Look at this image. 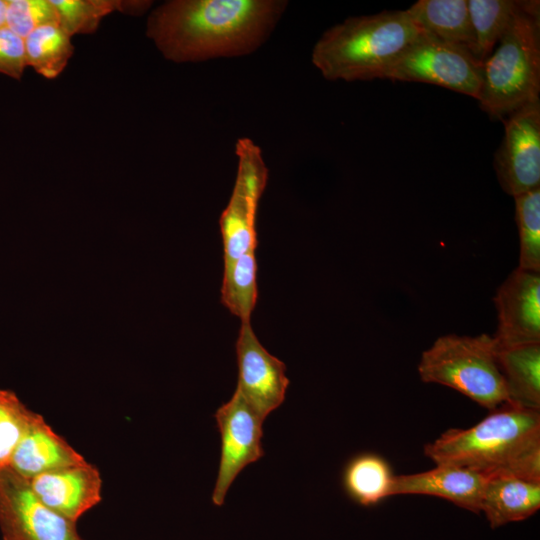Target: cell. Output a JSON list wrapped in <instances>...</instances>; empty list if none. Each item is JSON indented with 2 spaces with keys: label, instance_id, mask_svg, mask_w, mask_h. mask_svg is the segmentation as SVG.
<instances>
[{
  "label": "cell",
  "instance_id": "6da1fadb",
  "mask_svg": "<svg viewBox=\"0 0 540 540\" xmlns=\"http://www.w3.org/2000/svg\"><path fill=\"white\" fill-rule=\"evenodd\" d=\"M287 6L285 0H168L149 11L145 33L174 63L240 57L267 41Z\"/></svg>",
  "mask_w": 540,
  "mask_h": 540
},
{
  "label": "cell",
  "instance_id": "277c9868",
  "mask_svg": "<svg viewBox=\"0 0 540 540\" xmlns=\"http://www.w3.org/2000/svg\"><path fill=\"white\" fill-rule=\"evenodd\" d=\"M539 1H522L521 9L483 62L478 99L490 117L503 120L520 107L539 101Z\"/></svg>",
  "mask_w": 540,
  "mask_h": 540
},
{
  "label": "cell",
  "instance_id": "7402d4cb",
  "mask_svg": "<svg viewBox=\"0 0 540 540\" xmlns=\"http://www.w3.org/2000/svg\"><path fill=\"white\" fill-rule=\"evenodd\" d=\"M256 249H250L224 267L221 302L242 321H250L257 301Z\"/></svg>",
  "mask_w": 540,
  "mask_h": 540
},
{
  "label": "cell",
  "instance_id": "2e32d148",
  "mask_svg": "<svg viewBox=\"0 0 540 540\" xmlns=\"http://www.w3.org/2000/svg\"><path fill=\"white\" fill-rule=\"evenodd\" d=\"M539 508L540 483L504 474L486 477L480 512L485 514L491 528L523 521Z\"/></svg>",
  "mask_w": 540,
  "mask_h": 540
},
{
  "label": "cell",
  "instance_id": "d6986e66",
  "mask_svg": "<svg viewBox=\"0 0 540 540\" xmlns=\"http://www.w3.org/2000/svg\"><path fill=\"white\" fill-rule=\"evenodd\" d=\"M395 476L388 461L376 453H360L345 465L342 485L355 503L369 507L392 496Z\"/></svg>",
  "mask_w": 540,
  "mask_h": 540
},
{
  "label": "cell",
  "instance_id": "5bb4252c",
  "mask_svg": "<svg viewBox=\"0 0 540 540\" xmlns=\"http://www.w3.org/2000/svg\"><path fill=\"white\" fill-rule=\"evenodd\" d=\"M485 483L486 476L481 473L441 464L427 471L395 476L392 496H435L478 513Z\"/></svg>",
  "mask_w": 540,
  "mask_h": 540
},
{
  "label": "cell",
  "instance_id": "30bf717a",
  "mask_svg": "<svg viewBox=\"0 0 540 540\" xmlns=\"http://www.w3.org/2000/svg\"><path fill=\"white\" fill-rule=\"evenodd\" d=\"M503 121L494 168L502 189L515 197L540 187V101L520 107Z\"/></svg>",
  "mask_w": 540,
  "mask_h": 540
},
{
  "label": "cell",
  "instance_id": "ffe728a7",
  "mask_svg": "<svg viewBox=\"0 0 540 540\" xmlns=\"http://www.w3.org/2000/svg\"><path fill=\"white\" fill-rule=\"evenodd\" d=\"M474 34L473 56L484 62L493 52L514 17L522 1L467 0Z\"/></svg>",
  "mask_w": 540,
  "mask_h": 540
},
{
  "label": "cell",
  "instance_id": "44dd1931",
  "mask_svg": "<svg viewBox=\"0 0 540 540\" xmlns=\"http://www.w3.org/2000/svg\"><path fill=\"white\" fill-rule=\"evenodd\" d=\"M71 39L58 23L35 29L24 38L27 67L46 79L57 78L74 54Z\"/></svg>",
  "mask_w": 540,
  "mask_h": 540
},
{
  "label": "cell",
  "instance_id": "4fadbf2b",
  "mask_svg": "<svg viewBox=\"0 0 540 540\" xmlns=\"http://www.w3.org/2000/svg\"><path fill=\"white\" fill-rule=\"evenodd\" d=\"M29 484L42 503L75 523L101 501L100 472L87 461L40 474Z\"/></svg>",
  "mask_w": 540,
  "mask_h": 540
},
{
  "label": "cell",
  "instance_id": "8fae6325",
  "mask_svg": "<svg viewBox=\"0 0 540 540\" xmlns=\"http://www.w3.org/2000/svg\"><path fill=\"white\" fill-rule=\"evenodd\" d=\"M236 389L265 419L285 400L289 379L286 365L260 343L250 321H242L236 341Z\"/></svg>",
  "mask_w": 540,
  "mask_h": 540
},
{
  "label": "cell",
  "instance_id": "9c48e42d",
  "mask_svg": "<svg viewBox=\"0 0 540 540\" xmlns=\"http://www.w3.org/2000/svg\"><path fill=\"white\" fill-rule=\"evenodd\" d=\"M220 433V461L212 492L215 506L224 504L228 490L240 472L264 455L263 421L236 389L215 412Z\"/></svg>",
  "mask_w": 540,
  "mask_h": 540
},
{
  "label": "cell",
  "instance_id": "52a82bcc",
  "mask_svg": "<svg viewBox=\"0 0 540 540\" xmlns=\"http://www.w3.org/2000/svg\"><path fill=\"white\" fill-rule=\"evenodd\" d=\"M383 79L434 84L478 100L483 63L468 50L426 33L396 60Z\"/></svg>",
  "mask_w": 540,
  "mask_h": 540
},
{
  "label": "cell",
  "instance_id": "9a60e30c",
  "mask_svg": "<svg viewBox=\"0 0 540 540\" xmlns=\"http://www.w3.org/2000/svg\"><path fill=\"white\" fill-rule=\"evenodd\" d=\"M84 462L85 458L36 413L9 468L29 481L40 474Z\"/></svg>",
  "mask_w": 540,
  "mask_h": 540
},
{
  "label": "cell",
  "instance_id": "603a6c76",
  "mask_svg": "<svg viewBox=\"0 0 540 540\" xmlns=\"http://www.w3.org/2000/svg\"><path fill=\"white\" fill-rule=\"evenodd\" d=\"M60 27L72 38L96 32L113 12L124 14L125 0H51Z\"/></svg>",
  "mask_w": 540,
  "mask_h": 540
},
{
  "label": "cell",
  "instance_id": "83f0119b",
  "mask_svg": "<svg viewBox=\"0 0 540 540\" xmlns=\"http://www.w3.org/2000/svg\"><path fill=\"white\" fill-rule=\"evenodd\" d=\"M6 9H7L6 0H0V27H3L6 25Z\"/></svg>",
  "mask_w": 540,
  "mask_h": 540
},
{
  "label": "cell",
  "instance_id": "ba28073f",
  "mask_svg": "<svg viewBox=\"0 0 540 540\" xmlns=\"http://www.w3.org/2000/svg\"><path fill=\"white\" fill-rule=\"evenodd\" d=\"M0 530L3 540H84L75 522L42 503L10 468L0 471Z\"/></svg>",
  "mask_w": 540,
  "mask_h": 540
},
{
  "label": "cell",
  "instance_id": "8992f818",
  "mask_svg": "<svg viewBox=\"0 0 540 540\" xmlns=\"http://www.w3.org/2000/svg\"><path fill=\"white\" fill-rule=\"evenodd\" d=\"M235 156L237 171L233 190L219 219L224 267L250 249H256L257 210L269 177L262 150L252 139H237Z\"/></svg>",
  "mask_w": 540,
  "mask_h": 540
},
{
  "label": "cell",
  "instance_id": "cb8c5ba5",
  "mask_svg": "<svg viewBox=\"0 0 540 540\" xmlns=\"http://www.w3.org/2000/svg\"><path fill=\"white\" fill-rule=\"evenodd\" d=\"M519 233V266L540 272V187L514 197Z\"/></svg>",
  "mask_w": 540,
  "mask_h": 540
},
{
  "label": "cell",
  "instance_id": "5b68a950",
  "mask_svg": "<svg viewBox=\"0 0 540 540\" xmlns=\"http://www.w3.org/2000/svg\"><path fill=\"white\" fill-rule=\"evenodd\" d=\"M417 369L423 382L452 388L489 411L509 402L493 336H440Z\"/></svg>",
  "mask_w": 540,
  "mask_h": 540
},
{
  "label": "cell",
  "instance_id": "7c38bea8",
  "mask_svg": "<svg viewBox=\"0 0 540 540\" xmlns=\"http://www.w3.org/2000/svg\"><path fill=\"white\" fill-rule=\"evenodd\" d=\"M497 348L540 343V272L516 268L494 296Z\"/></svg>",
  "mask_w": 540,
  "mask_h": 540
},
{
  "label": "cell",
  "instance_id": "ac0fdd59",
  "mask_svg": "<svg viewBox=\"0 0 540 540\" xmlns=\"http://www.w3.org/2000/svg\"><path fill=\"white\" fill-rule=\"evenodd\" d=\"M509 402L540 411V343L497 348Z\"/></svg>",
  "mask_w": 540,
  "mask_h": 540
},
{
  "label": "cell",
  "instance_id": "7a4b0ae2",
  "mask_svg": "<svg viewBox=\"0 0 540 540\" xmlns=\"http://www.w3.org/2000/svg\"><path fill=\"white\" fill-rule=\"evenodd\" d=\"M424 454L436 465L540 483V411L506 402L470 428L448 429Z\"/></svg>",
  "mask_w": 540,
  "mask_h": 540
},
{
  "label": "cell",
  "instance_id": "e0dca14e",
  "mask_svg": "<svg viewBox=\"0 0 540 540\" xmlns=\"http://www.w3.org/2000/svg\"><path fill=\"white\" fill-rule=\"evenodd\" d=\"M406 11L428 35L473 53L474 34L467 0H419Z\"/></svg>",
  "mask_w": 540,
  "mask_h": 540
},
{
  "label": "cell",
  "instance_id": "d4e9b609",
  "mask_svg": "<svg viewBox=\"0 0 540 540\" xmlns=\"http://www.w3.org/2000/svg\"><path fill=\"white\" fill-rule=\"evenodd\" d=\"M35 414L15 392L0 389V471L9 468L13 454Z\"/></svg>",
  "mask_w": 540,
  "mask_h": 540
},
{
  "label": "cell",
  "instance_id": "484cf974",
  "mask_svg": "<svg viewBox=\"0 0 540 540\" xmlns=\"http://www.w3.org/2000/svg\"><path fill=\"white\" fill-rule=\"evenodd\" d=\"M6 2V26L22 38L41 26L58 23L57 12L51 0Z\"/></svg>",
  "mask_w": 540,
  "mask_h": 540
},
{
  "label": "cell",
  "instance_id": "4316f807",
  "mask_svg": "<svg viewBox=\"0 0 540 540\" xmlns=\"http://www.w3.org/2000/svg\"><path fill=\"white\" fill-rule=\"evenodd\" d=\"M27 68L24 38L0 27V74L20 80Z\"/></svg>",
  "mask_w": 540,
  "mask_h": 540
},
{
  "label": "cell",
  "instance_id": "3957f363",
  "mask_svg": "<svg viewBox=\"0 0 540 540\" xmlns=\"http://www.w3.org/2000/svg\"><path fill=\"white\" fill-rule=\"evenodd\" d=\"M424 34L406 10L350 17L320 36L311 61L327 80L383 79Z\"/></svg>",
  "mask_w": 540,
  "mask_h": 540
}]
</instances>
